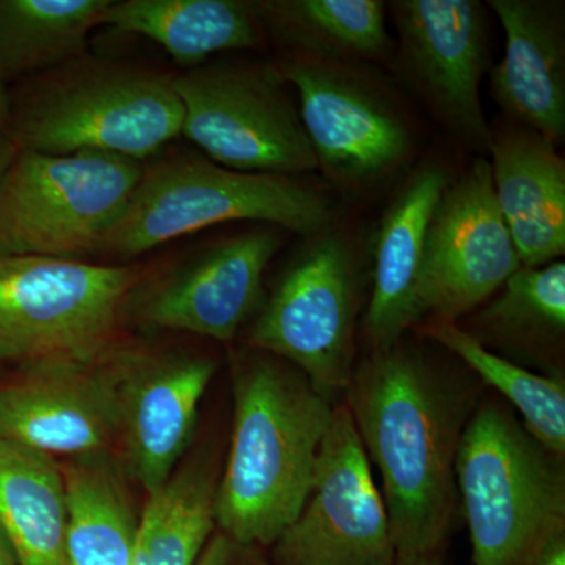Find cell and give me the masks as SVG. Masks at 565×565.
Returning <instances> with one entry per match:
<instances>
[{"instance_id": "33", "label": "cell", "mask_w": 565, "mask_h": 565, "mask_svg": "<svg viewBox=\"0 0 565 565\" xmlns=\"http://www.w3.org/2000/svg\"><path fill=\"white\" fill-rule=\"evenodd\" d=\"M0 363H2V360H0Z\"/></svg>"}, {"instance_id": "1", "label": "cell", "mask_w": 565, "mask_h": 565, "mask_svg": "<svg viewBox=\"0 0 565 565\" xmlns=\"http://www.w3.org/2000/svg\"><path fill=\"white\" fill-rule=\"evenodd\" d=\"M345 393L381 473L396 556H434L455 512L459 394L418 349L401 343L364 360Z\"/></svg>"}, {"instance_id": "19", "label": "cell", "mask_w": 565, "mask_h": 565, "mask_svg": "<svg viewBox=\"0 0 565 565\" xmlns=\"http://www.w3.org/2000/svg\"><path fill=\"white\" fill-rule=\"evenodd\" d=\"M448 184L441 167H424L404 185L382 221L375 241L373 294L364 318V333L374 351L399 343L422 319L418 286L424 244Z\"/></svg>"}, {"instance_id": "29", "label": "cell", "mask_w": 565, "mask_h": 565, "mask_svg": "<svg viewBox=\"0 0 565 565\" xmlns=\"http://www.w3.org/2000/svg\"><path fill=\"white\" fill-rule=\"evenodd\" d=\"M3 114H6V110L0 114V178H2L7 166H9L14 152H17V147H14L13 139H11L10 128L7 126Z\"/></svg>"}, {"instance_id": "14", "label": "cell", "mask_w": 565, "mask_h": 565, "mask_svg": "<svg viewBox=\"0 0 565 565\" xmlns=\"http://www.w3.org/2000/svg\"><path fill=\"white\" fill-rule=\"evenodd\" d=\"M299 93L300 120L318 166L344 184H370L403 166L407 126L370 85L338 62L289 58L278 66Z\"/></svg>"}, {"instance_id": "23", "label": "cell", "mask_w": 565, "mask_h": 565, "mask_svg": "<svg viewBox=\"0 0 565 565\" xmlns=\"http://www.w3.org/2000/svg\"><path fill=\"white\" fill-rule=\"evenodd\" d=\"M262 24L303 57H381L390 46L384 3L377 0H266L255 2Z\"/></svg>"}, {"instance_id": "11", "label": "cell", "mask_w": 565, "mask_h": 565, "mask_svg": "<svg viewBox=\"0 0 565 565\" xmlns=\"http://www.w3.org/2000/svg\"><path fill=\"white\" fill-rule=\"evenodd\" d=\"M494 199L489 161L449 182L435 207L418 286L419 316L455 322L500 291L522 267Z\"/></svg>"}, {"instance_id": "31", "label": "cell", "mask_w": 565, "mask_h": 565, "mask_svg": "<svg viewBox=\"0 0 565 565\" xmlns=\"http://www.w3.org/2000/svg\"><path fill=\"white\" fill-rule=\"evenodd\" d=\"M393 565H438L434 556H396Z\"/></svg>"}, {"instance_id": "17", "label": "cell", "mask_w": 565, "mask_h": 565, "mask_svg": "<svg viewBox=\"0 0 565 565\" xmlns=\"http://www.w3.org/2000/svg\"><path fill=\"white\" fill-rule=\"evenodd\" d=\"M503 25V61L492 71L501 109L553 145L565 136V33L557 3L492 0Z\"/></svg>"}, {"instance_id": "20", "label": "cell", "mask_w": 565, "mask_h": 565, "mask_svg": "<svg viewBox=\"0 0 565 565\" xmlns=\"http://www.w3.org/2000/svg\"><path fill=\"white\" fill-rule=\"evenodd\" d=\"M103 25L154 41L189 68L218 52L253 50L262 41L255 6L239 0H110Z\"/></svg>"}, {"instance_id": "18", "label": "cell", "mask_w": 565, "mask_h": 565, "mask_svg": "<svg viewBox=\"0 0 565 565\" xmlns=\"http://www.w3.org/2000/svg\"><path fill=\"white\" fill-rule=\"evenodd\" d=\"M494 199L523 266L559 262L565 252V163L555 145L530 129L492 139Z\"/></svg>"}, {"instance_id": "9", "label": "cell", "mask_w": 565, "mask_h": 565, "mask_svg": "<svg viewBox=\"0 0 565 565\" xmlns=\"http://www.w3.org/2000/svg\"><path fill=\"white\" fill-rule=\"evenodd\" d=\"M356 294L359 267L352 245L323 230L263 300L248 344L292 364L332 401L348 390L353 374Z\"/></svg>"}, {"instance_id": "26", "label": "cell", "mask_w": 565, "mask_h": 565, "mask_svg": "<svg viewBox=\"0 0 565 565\" xmlns=\"http://www.w3.org/2000/svg\"><path fill=\"white\" fill-rule=\"evenodd\" d=\"M426 334L459 356L487 385L493 386L523 416V426L552 455H565V384L563 375H539L497 355L476 334L455 322L435 321Z\"/></svg>"}, {"instance_id": "7", "label": "cell", "mask_w": 565, "mask_h": 565, "mask_svg": "<svg viewBox=\"0 0 565 565\" xmlns=\"http://www.w3.org/2000/svg\"><path fill=\"white\" fill-rule=\"evenodd\" d=\"M141 172L143 163L107 152L17 150L0 178V255H96Z\"/></svg>"}, {"instance_id": "5", "label": "cell", "mask_w": 565, "mask_h": 565, "mask_svg": "<svg viewBox=\"0 0 565 565\" xmlns=\"http://www.w3.org/2000/svg\"><path fill=\"white\" fill-rule=\"evenodd\" d=\"M455 478L475 565H526L564 533L563 459L500 405H482L465 424Z\"/></svg>"}, {"instance_id": "28", "label": "cell", "mask_w": 565, "mask_h": 565, "mask_svg": "<svg viewBox=\"0 0 565 565\" xmlns=\"http://www.w3.org/2000/svg\"><path fill=\"white\" fill-rule=\"evenodd\" d=\"M526 565H565V533L548 539Z\"/></svg>"}, {"instance_id": "3", "label": "cell", "mask_w": 565, "mask_h": 565, "mask_svg": "<svg viewBox=\"0 0 565 565\" xmlns=\"http://www.w3.org/2000/svg\"><path fill=\"white\" fill-rule=\"evenodd\" d=\"M9 128L17 150L141 162L181 136L182 106L173 77L82 55L44 74Z\"/></svg>"}, {"instance_id": "22", "label": "cell", "mask_w": 565, "mask_h": 565, "mask_svg": "<svg viewBox=\"0 0 565 565\" xmlns=\"http://www.w3.org/2000/svg\"><path fill=\"white\" fill-rule=\"evenodd\" d=\"M0 526L18 565H70L61 463L0 441Z\"/></svg>"}, {"instance_id": "2", "label": "cell", "mask_w": 565, "mask_h": 565, "mask_svg": "<svg viewBox=\"0 0 565 565\" xmlns=\"http://www.w3.org/2000/svg\"><path fill=\"white\" fill-rule=\"evenodd\" d=\"M233 384L215 523L233 544H275L307 501L334 407L292 364L256 349L237 359Z\"/></svg>"}, {"instance_id": "12", "label": "cell", "mask_w": 565, "mask_h": 565, "mask_svg": "<svg viewBox=\"0 0 565 565\" xmlns=\"http://www.w3.org/2000/svg\"><path fill=\"white\" fill-rule=\"evenodd\" d=\"M114 348L98 359L21 364L0 382V440L52 457L107 451L118 435Z\"/></svg>"}, {"instance_id": "13", "label": "cell", "mask_w": 565, "mask_h": 565, "mask_svg": "<svg viewBox=\"0 0 565 565\" xmlns=\"http://www.w3.org/2000/svg\"><path fill=\"white\" fill-rule=\"evenodd\" d=\"M280 245L275 226L218 241L154 281H140L125 313L150 329L233 340L262 307L264 273Z\"/></svg>"}, {"instance_id": "24", "label": "cell", "mask_w": 565, "mask_h": 565, "mask_svg": "<svg viewBox=\"0 0 565 565\" xmlns=\"http://www.w3.org/2000/svg\"><path fill=\"white\" fill-rule=\"evenodd\" d=\"M110 0H0V81L85 55Z\"/></svg>"}, {"instance_id": "6", "label": "cell", "mask_w": 565, "mask_h": 565, "mask_svg": "<svg viewBox=\"0 0 565 565\" xmlns=\"http://www.w3.org/2000/svg\"><path fill=\"white\" fill-rule=\"evenodd\" d=\"M143 270L51 256L0 255V360L98 359Z\"/></svg>"}, {"instance_id": "15", "label": "cell", "mask_w": 565, "mask_h": 565, "mask_svg": "<svg viewBox=\"0 0 565 565\" xmlns=\"http://www.w3.org/2000/svg\"><path fill=\"white\" fill-rule=\"evenodd\" d=\"M126 467L148 493L172 476L195 426L215 364L206 356L117 344L111 351Z\"/></svg>"}, {"instance_id": "21", "label": "cell", "mask_w": 565, "mask_h": 565, "mask_svg": "<svg viewBox=\"0 0 565 565\" xmlns=\"http://www.w3.org/2000/svg\"><path fill=\"white\" fill-rule=\"evenodd\" d=\"M70 565H132L137 530L117 463L109 452L61 465Z\"/></svg>"}, {"instance_id": "27", "label": "cell", "mask_w": 565, "mask_h": 565, "mask_svg": "<svg viewBox=\"0 0 565 565\" xmlns=\"http://www.w3.org/2000/svg\"><path fill=\"white\" fill-rule=\"evenodd\" d=\"M478 321L503 343L520 348L557 343L565 332L564 262L520 267Z\"/></svg>"}, {"instance_id": "30", "label": "cell", "mask_w": 565, "mask_h": 565, "mask_svg": "<svg viewBox=\"0 0 565 565\" xmlns=\"http://www.w3.org/2000/svg\"><path fill=\"white\" fill-rule=\"evenodd\" d=\"M0 565H18L17 557H14L13 550L2 526H0Z\"/></svg>"}, {"instance_id": "25", "label": "cell", "mask_w": 565, "mask_h": 565, "mask_svg": "<svg viewBox=\"0 0 565 565\" xmlns=\"http://www.w3.org/2000/svg\"><path fill=\"white\" fill-rule=\"evenodd\" d=\"M217 481L193 463L150 494L137 530L132 565H193L215 523Z\"/></svg>"}, {"instance_id": "10", "label": "cell", "mask_w": 565, "mask_h": 565, "mask_svg": "<svg viewBox=\"0 0 565 565\" xmlns=\"http://www.w3.org/2000/svg\"><path fill=\"white\" fill-rule=\"evenodd\" d=\"M278 565H393L384 497L348 405L334 407L302 511L275 542Z\"/></svg>"}, {"instance_id": "34", "label": "cell", "mask_w": 565, "mask_h": 565, "mask_svg": "<svg viewBox=\"0 0 565 565\" xmlns=\"http://www.w3.org/2000/svg\"><path fill=\"white\" fill-rule=\"evenodd\" d=\"M0 441H2V440H0Z\"/></svg>"}, {"instance_id": "8", "label": "cell", "mask_w": 565, "mask_h": 565, "mask_svg": "<svg viewBox=\"0 0 565 565\" xmlns=\"http://www.w3.org/2000/svg\"><path fill=\"white\" fill-rule=\"evenodd\" d=\"M278 68L263 63L200 65L173 77L181 136L210 161L244 173L296 174L318 169L299 111Z\"/></svg>"}, {"instance_id": "32", "label": "cell", "mask_w": 565, "mask_h": 565, "mask_svg": "<svg viewBox=\"0 0 565 565\" xmlns=\"http://www.w3.org/2000/svg\"><path fill=\"white\" fill-rule=\"evenodd\" d=\"M3 110H6V106H3L2 92H0V114H2Z\"/></svg>"}, {"instance_id": "4", "label": "cell", "mask_w": 565, "mask_h": 565, "mask_svg": "<svg viewBox=\"0 0 565 565\" xmlns=\"http://www.w3.org/2000/svg\"><path fill=\"white\" fill-rule=\"evenodd\" d=\"M239 221L313 236L329 226L332 207L321 192L294 177L236 172L200 156H169L143 166L131 202L96 255L132 259L178 237Z\"/></svg>"}, {"instance_id": "16", "label": "cell", "mask_w": 565, "mask_h": 565, "mask_svg": "<svg viewBox=\"0 0 565 565\" xmlns=\"http://www.w3.org/2000/svg\"><path fill=\"white\" fill-rule=\"evenodd\" d=\"M393 10L401 63L411 84L452 131L489 148L493 136L481 103L487 63L481 3L403 0Z\"/></svg>"}]
</instances>
